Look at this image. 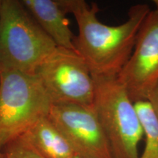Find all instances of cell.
I'll return each instance as SVG.
<instances>
[{"mask_svg": "<svg viewBox=\"0 0 158 158\" xmlns=\"http://www.w3.org/2000/svg\"><path fill=\"white\" fill-rule=\"evenodd\" d=\"M66 13H72L78 27L75 51L84 59L92 76L117 77L133 53L138 31L151 10L147 4L132 6L128 19L119 25L99 21L96 3L84 0H58Z\"/></svg>", "mask_w": 158, "mask_h": 158, "instance_id": "1", "label": "cell"}, {"mask_svg": "<svg viewBox=\"0 0 158 158\" xmlns=\"http://www.w3.org/2000/svg\"><path fill=\"white\" fill-rule=\"evenodd\" d=\"M57 47L21 1L2 0L0 72L35 74Z\"/></svg>", "mask_w": 158, "mask_h": 158, "instance_id": "2", "label": "cell"}, {"mask_svg": "<svg viewBox=\"0 0 158 158\" xmlns=\"http://www.w3.org/2000/svg\"><path fill=\"white\" fill-rule=\"evenodd\" d=\"M93 107L113 158H138L143 130L135 103L117 77L92 76Z\"/></svg>", "mask_w": 158, "mask_h": 158, "instance_id": "3", "label": "cell"}, {"mask_svg": "<svg viewBox=\"0 0 158 158\" xmlns=\"http://www.w3.org/2000/svg\"><path fill=\"white\" fill-rule=\"evenodd\" d=\"M0 149L50 112L48 94L36 74L0 72Z\"/></svg>", "mask_w": 158, "mask_h": 158, "instance_id": "4", "label": "cell"}, {"mask_svg": "<svg viewBox=\"0 0 158 158\" xmlns=\"http://www.w3.org/2000/svg\"><path fill=\"white\" fill-rule=\"evenodd\" d=\"M35 74L52 105H93V77L84 59L76 51L57 47Z\"/></svg>", "mask_w": 158, "mask_h": 158, "instance_id": "5", "label": "cell"}, {"mask_svg": "<svg viewBox=\"0 0 158 158\" xmlns=\"http://www.w3.org/2000/svg\"><path fill=\"white\" fill-rule=\"evenodd\" d=\"M138 31L133 53L117 76L134 103L148 100L158 84V0Z\"/></svg>", "mask_w": 158, "mask_h": 158, "instance_id": "6", "label": "cell"}, {"mask_svg": "<svg viewBox=\"0 0 158 158\" xmlns=\"http://www.w3.org/2000/svg\"><path fill=\"white\" fill-rule=\"evenodd\" d=\"M48 118L81 158H113L107 138L92 106L52 105Z\"/></svg>", "mask_w": 158, "mask_h": 158, "instance_id": "7", "label": "cell"}, {"mask_svg": "<svg viewBox=\"0 0 158 158\" xmlns=\"http://www.w3.org/2000/svg\"><path fill=\"white\" fill-rule=\"evenodd\" d=\"M21 2L57 46L75 51L76 35L58 0H23Z\"/></svg>", "mask_w": 158, "mask_h": 158, "instance_id": "8", "label": "cell"}, {"mask_svg": "<svg viewBox=\"0 0 158 158\" xmlns=\"http://www.w3.org/2000/svg\"><path fill=\"white\" fill-rule=\"evenodd\" d=\"M24 135L45 158H73L76 156L68 140L48 116L39 120Z\"/></svg>", "mask_w": 158, "mask_h": 158, "instance_id": "9", "label": "cell"}, {"mask_svg": "<svg viewBox=\"0 0 158 158\" xmlns=\"http://www.w3.org/2000/svg\"><path fill=\"white\" fill-rule=\"evenodd\" d=\"M145 140L143 151L138 158H158V120L147 100L135 103Z\"/></svg>", "mask_w": 158, "mask_h": 158, "instance_id": "10", "label": "cell"}, {"mask_svg": "<svg viewBox=\"0 0 158 158\" xmlns=\"http://www.w3.org/2000/svg\"><path fill=\"white\" fill-rule=\"evenodd\" d=\"M5 158H45L24 134L5 147Z\"/></svg>", "mask_w": 158, "mask_h": 158, "instance_id": "11", "label": "cell"}, {"mask_svg": "<svg viewBox=\"0 0 158 158\" xmlns=\"http://www.w3.org/2000/svg\"><path fill=\"white\" fill-rule=\"evenodd\" d=\"M147 101L149 102L156 118L158 120V84L150 93Z\"/></svg>", "mask_w": 158, "mask_h": 158, "instance_id": "12", "label": "cell"}, {"mask_svg": "<svg viewBox=\"0 0 158 158\" xmlns=\"http://www.w3.org/2000/svg\"><path fill=\"white\" fill-rule=\"evenodd\" d=\"M0 158H5V154H4V152H1V151H0Z\"/></svg>", "mask_w": 158, "mask_h": 158, "instance_id": "13", "label": "cell"}, {"mask_svg": "<svg viewBox=\"0 0 158 158\" xmlns=\"http://www.w3.org/2000/svg\"><path fill=\"white\" fill-rule=\"evenodd\" d=\"M1 5H2V0H0V9H1Z\"/></svg>", "mask_w": 158, "mask_h": 158, "instance_id": "14", "label": "cell"}, {"mask_svg": "<svg viewBox=\"0 0 158 158\" xmlns=\"http://www.w3.org/2000/svg\"><path fill=\"white\" fill-rule=\"evenodd\" d=\"M73 158H81V157H78V156H76V155Z\"/></svg>", "mask_w": 158, "mask_h": 158, "instance_id": "15", "label": "cell"}, {"mask_svg": "<svg viewBox=\"0 0 158 158\" xmlns=\"http://www.w3.org/2000/svg\"><path fill=\"white\" fill-rule=\"evenodd\" d=\"M0 82H1V78H0Z\"/></svg>", "mask_w": 158, "mask_h": 158, "instance_id": "16", "label": "cell"}]
</instances>
